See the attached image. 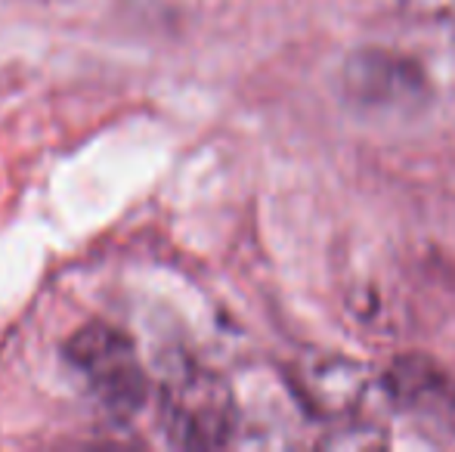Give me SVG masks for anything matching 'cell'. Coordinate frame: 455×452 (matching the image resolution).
<instances>
[{
  "mask_svg": "<svg viewBox=\"0 0 455 452\" xmlns=\"http://www.w3.org/2000/svg\"><path fill=\"white\" fill-rule=\"evenodd\" d=\"M66 360L84 375L93 397L115 418H131L143 409L149 385H146L137 347L121 329L91 322L68 338Z\"/></svg>",
  "mask_w": 455,
  "mask_h": 452,
  "instance_id": "1",
  "label": "cell"
},
{
  "mask_svg": "<svg viewBox=\"0 0 455 452\" xmlns=\"http://www.w3.org/2000/svg\"><path fill=\"white\" fill-rule=\"evenodd\" d=\"M162 422L177 447L217 449L233 440L239 409L223 378L202 369H183L162 391Z\"/></svg>",
  "mask_w": 455,
  "mask_h": 452,
  "instance_id": "2",
  "label": "cell"
},
{
  "mask_svg": "<svg viewBox=\"0 0 455 452\" xmlns=\"http://www.w3.org/2000/svg\"><path fill=\"white\" fill-rule=\"evenodd\" d=\"M384 393L390 403L412 418L425 434H455V381L421 356H406L384 375Z\"/></svg>",
  "mask_w": 455,
  "mask_h": 452,
  "instance_id": "3",
  "label": "cell"
},
{
  "mask_svg": "<svg viewBox=\"0 0 455 452\" xmlns=\"http://www.w3.org/2000/svg\"><path fill=\"white\" fill-rule=\"evenodd\" d=\"M298 385L316 412L350 416L369 391V375L360 362L341 360V356H313L300 362Z\"/></svg>",
  "mask_w": 455,
  "mask_h": 452,
  "instance_id": "4",
  "label": "cell"
},
{
  "mask_svg": "<svg viewBox=\"0 0 455 452\" xmlns=\"http://www.w3.org/2000/svg\"><path fill=\"white\" fill-rule=\"evenodd\" d=\"M347 93L356 103H371L378 109H396L394 103H409L421 91V78L409 62L387 53H360L347 66Z\"/></svg>",
  "mask_w": 455,
  "mask_h": 452,
  "instance_id": "5",
  "label": "cell"
},
{
  "mask_svg": "<svg viewBox=\"0 0 455 452\" xmlns=\"http://www.w3.org/2000/svg\"><path fill=\"white\" fill-rule=\"evenodd\" d=\"M412 12L440 22H455V0H403Z\"/></svg>",
  "mask_w": 455,
  "mask_h": 452,
  "instance_id": "6",
  "label": "cell"
}]
</instances>
